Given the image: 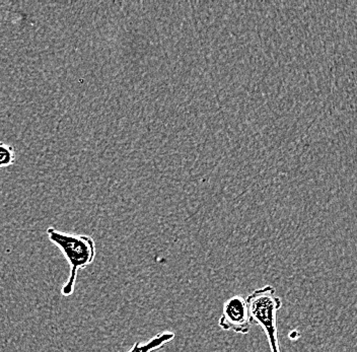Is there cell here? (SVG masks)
Segmentation results:
<instances>
[{"label": "cell", "instance_id": "cell-1", "mask_svg": "<svg viewBox=\"0 0 357 352\" xmlns=\"http://www.w3.org/2000/svg\"><path fill=\"white\" fill-rule=\"evenodd\" d=\"M47 235L49 240L66 256L70 267L68 280L62 286L61 295L71 296L75 291L78 270L86 268L95 260L97 252L95 240L89 236L64 233L54 227H49Z\"/></svg>", "mask_w": 357, "mask_h": 352}, {"label": "cell", "instance_id": "cell-2", "mask_svg": "<svg viewBox=\"0 0 357 352\" xmlns=\"http://www.w3.org/2000/svg\"><path fill=\"white\" fill-rule=\"evenodd\" d=\"M252 325H259L266 334L271 352H280L278 341V313L282 300L271 285L261 287L245 300Z\"/></svg>", "mask_w": 357, "mask_h": 352}, {"label": "cell", "instance_id": "cell-3", "mask_svg": "<svg viewBox=\"0 0 357 352\" xmlns=\"http://www.w3.org/2000/svg\"><path fill=\"white\" fill-rule=\"evenodd\" d=\"M220 328L234 333L248 334L251 330L247 302L243 296H234L223 305L222 317L220 319Z\"/></svg>", "mask_w": 357, "mask_h": 352}, {"label": "cell", "instance_id": "cell-4", "mask_svg": "<svg viewBox=\"0 0 357 352\" xmlns=\"http://www.w3.org/2000/svg\"><path fill=\"white\" fill-rule=\"evenodd\" d=\"M175 338V333L169 331L162 332L146 343L135 342L128 351L125 352H153L162 349Z\"/></svg>", "mask_w": 357, "mask_h": 352}, {"label": "cell", "instance_id": "cell-5", "mask_svg": "<svg viewBox=\"0 0 357 352\" xmlns=\"http://www.w3.org/2000/svg\"><path fill=\"white\" fill-rule=\"evenodd\" d=\"M15 162V149L13 146L0 142V169L8 168Z\"/></svg>", "mask_w": 357, "mask_h": 352}]
</instances>
